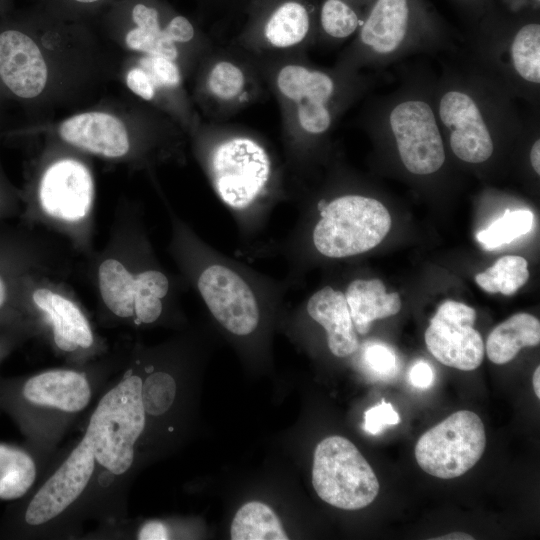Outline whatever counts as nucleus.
Listing matches in <instances>:
<instances>
[{
  "label": "nucleus",
  "mask_w": 540,
  "mask_h": 540,
  "mask_svg": "<svg viewBox=\"0 0 540 540\" xmlns=\"http://www.w3.org/2000/svg\"><path fill=\"white\" fill-rule=\"evenodd\" d=\"M486 433L480 417L459 410L426 431L415 445V458L421 469L440 479L459 477L481 458Z\"/></svg>",
  "instance_id": "18"
},
{
  "label": "nucleus",
  "mask_w": 540,
  "mask_h": 540,
  "mask_svg": "<svg viewBox=\"0 0 540 540\" xmlns=\"http://www.w3.org/2000/svg\"><path fill=\"white\" fill-rule=\"evenodd\" d=\"M533 221L534 216L529 210H506L502 217L477 233V240L486 250L498 248L527 234Z\"/></svg>",
  "instance_id": "31"
},
{
  "label": "nucleus",
  "mask_w": 540,
  "mask_h": 540,
  "mask_svg": "<svg viewBox=\"0 0 540 540\" xmlns=\"http://www.w3.org/2000/svg\"><path fill=\"white\" fill-rule=\"evenodd\" d=\"M452 47V30L429 0H374L336 63L382 69L413 54Z\"/></svg>",
  "instance_id": "5"
},
{
  "label": "nucleus",
  "mask_w": 540,
  "mask_h": 540,
  "mask_svg": "<svg viewBox=\"0 0 540 540\" xmlns=\"http://www.w3.org/2000/svg\"><path fill=\"white\" fill-rule=\"evenodd\" d=\"M539 342V320L528 313H517L490 332L486 353L491 362L503 365L513 360L522 348L537 346Z\"/></svg>",
  "instance_id": "26"
},
{
  "label": "nucleus",
  "mask_w": 540,
  "mask_h": 540,
  "mask_svg": "<svg viewBox=\"0 0 540 540\" xmlns=\"http://www.w3.org/2000/svg\"><path fill=\"white\" fill-rule=\"evenodd\" d=\"M496 1H498V0H496Z\"/></svg>",
  "instance_id": "47"
},
{
  "label": "nucleus",
  "mask_w": 540,
  "mask_h": 540,
  "mask_svg": "<svg viewBox=\"0 0 540 540\" xmlns=\"http://www.w3.org/2000/svg\"><path fill=\"white\" fill-rule=\"evenodd\" d=\"M312 484L327 504L343 510H359L379 493V482L370 464L347 438L330 436L316 447Z\"/></svg>",
  "instance_id": "17"
},
{
  "label": "nucleus",
  "mask_w": 540,
  "mask_h": 540,
  "mask_svg": "<svg viewBox=\"0 0 540 540\" xmlns=\"http://www.w3.org/2000/svg\"><path fill=\"white\" fill-rule=\"evenodd\" d=\"M533 389L537 398H540V367L537 366L533 374Z\"/></svg>",
  "instance_id": "43"
},
{
  "label": "nucleus",
  "mask_w": 540,
  "mask_h": 540,
  "mask_svg": "<svg viewBox=\"0 0 540 540\" xmlns=\"http://www.w3.org/2000/svg\"><path fill=\"white\" fill-rule=\"evenodd\" d=\"M38 466L28 447L0 442V501H18L36 483Z\"/></svg>",
  "instance_id": "27"
},
{
  "label": "nucleus",
  "mask_w": 540,
  "mask_h": 540,
  "mask_svg": "<svg viewBox=\"0 0 540 540\" xmlns=\"http://www.w3.org/2000/svg\"><path fill=\"white\" fill-rule=\"evenodd\" d=\"M363 18L364 13L346 0H318L316 44L333 46L352 39Z\"/></svg>",
  "instance_id": "28"
},
{
  "label": "nucleus",
  "mask_w": 540,
  "mask_h": 540,
  "mask_svg": "<svg viewBox=\"0 0 540 540\" xmlns=\"http://www.w3.org/2000/svg\"><path fill=\"white\" fill-rule=\"evenodd\" d=\"M243 1L244 0H232L230 9H232L233 11H236L239 8V6L243 3Z\"/></svg>",
  "instance_id": "45"
},
{
  "label": "nucleus",
  "mask_w": 540,
  "mask_h": 540,
  "mask_svg": "<svg viewBox=\"0 0 540 540\" xmlns=\"http://www.w3.org/2000/svg\"><path fill=\"white\" fill-rule=\"evenodd\" d=\"M21 197L19 223L54 235L74 255L86 259L95 251V187L85 162L74 156L49 161Z\"/></svg>",
  "instance_id": "7"
},
{
  "label": "nucleus",
  "mask_w": 540,
  "mask_h": 540,
  "mask_svg": "<svg viewBox=\"0 0 540 540\" xmlns=\"http://www.w3.org/2000/svg\"><path fill=\"white\" fill-rule=\"evenodd\" d=\"M363 361L369 374L380 380L391 379L398 370L395 352L380 342H371L365 346Z\"/></svg>",
  "instance_id": "33"
},
{
  "label": "nucleus",
  "mask_w": 540,
  "mask_h": 540,
  "mask_svg": "<svg viewBox=\"0 0 540 540\" xmlns=\"http://www.w3.org/2000/svg\"><path fill=\"white\" fill-rule=\"evenodd\" d=\"M355 6H357L365 15L368 8L371 6L374 0H346Z\"/></svg>",
  "instance_id": "44"
},
{
  "label": "nucleus",
  "mask_w": 540,
  "mask_h": 540,
  "mask_svg": "<svg viewBox=\"0 0 540 540\" xmlns=\"http://www.w3.org/2000/svg\"><path fill=\"white\" fill-rule=\"evenodd\" d=\"M91 376L82 368H52L20 378H0V411L32 440L44 416H75L91 403Z\"/></svg>",
  "instance_id": "12"
},
{
  "label": "nucleus",
  "mask_w": 540,
  "mask_h": 540,
  "mask_svg": "<svg viewBox=\"0 0 540 540\" xmlns=\"http://www.w3.org/2000/svg\"><path fill=\"white\" fill-rule=\"evenodd\" d=\"M307 312L325 329L333 355L343 358L358 349V338L344 293L330 286L320 289L310 297Z\"/></svg>",
  "instance_id": "23"
},
{
  "label": "nucleus",
  "mask_w": 540,
  "mask_h": 540,
  "mask_svg": "<svg viewBox=\"0 0 540 540\" xmlns=\"http://www.w3.org/2000/svg\"><path fill=\"white\" fill-rule=\"evenodd\" d=\"M529 278L527 260L517 255H506L499 258L493 266L475 276L480 288L488 293L512 295L521 288Z\"/></svg>",
  "instance_id": "30"
},
{
  "label": "nucleus",
  "mask_w": 540,
  "mask_h": 540,
  "mask_svg": "<svg viewBox=\"0 0 540 540\" xmlns=\"http://www.w3.org/2000/svg\"><path fill=\"white\" fill-rule=\"evenodd\" d=\"M39 336L36 325L23 321L0 328V363L19 345L31 337Z\"/></svg>",
  "instance_id": "34"
},
{
  "label": "nucleus",
  "mask_w": 540,
  "mask_h": 540,
  "mask_svg": "<svg viewBox=\"0 0 540 540\" xmlns=\"http://www.w3.org/2000/svg\"><path fill=\"white\" fill-rule=\"evenodd\" d=\"M472 24L478 20L496 0H451Z\"/></svg>",
  "instance_id": "38"
},
{
  "label": "nucleus",
  "mask_w": 540,
  "mask_h": 540,
  "mask_svg": "<svg viewBox=\"0 0 540 540\" xmlns=\"http://www.w3.org/2000/svg\"><path fill=\"white\" fill-rule=\"evenodd\" d=\"M86 261L104 323L139 327L161 318L170 280L150 265L140 213L132 204H118L104 246Z\"/></svg>",
  "instance_id": "2"
},
{
  "label": "nucleus",
  "mask_w": 540,
  "mask_h": 540,
  "mask_svg": "<svg viewBox=\"0 0 540 540\" xmlns=\"http://www.w3.org/2000/svg\"><path fill=\"white\" fill-rule=\"evenodd\" d=\"M22 211V197L13 190L0 185V222L19 218Z\"/></svg>",
  "instance_id": "37"
},
{
  "label": "nucleus",
  "mask_w": 540,
  "mask_h": 540,
  "mask_svg": "<svg viewBox=\"0 0 540 540\" xmlns=\"http://www.w3.org/2000/svg\"><path fill=\"white\" fill-rule=\"evenodd\" d=\"M318 0H244L231 44L256 59L303 55L316 44Z\"/></svg>",
  "instance_id": "14"
},
{
  "label": "nucleus",
  "mask_w": 540,
  "mask_h": 540,
  "mask_svg": "<svg viewBox=\"0 0 540 540\" xmlns=\"http://www.w3.org/2000/svg\"><path fill=\"white\" fill-rule=\"evenodd\" d=\"M73 252L54 235L27 226H0V328L26 319L22 292L37 273L69 276Z\"/></svg>",
  "instance_id": "13"
},
{
  "label": "nucleus",
  "mask_w": 540,
  "mask_h": 540,
  "mask_svg": "<svg viewBox=\"0 0 540 540\" xmlns=\"http://www.w3.org/2000/svg\"><path fill=\"white\" fill-rule=\"evenodd\" d=\"M95 474L92 442L85 431L81 440L52 474L20 502L11 506L0 524V536L23 538L50 528L84 503Z\"/></svg>",
  "instance_id": "11"
},
{
  "label": "nucleus",
  "mask_w": 540,
  "mask_h": 540,
  "mask_svg": "<svg viewBox=\"0 0 540 540\" xmlns=\"http://www.w3.org/2000/svg\"><path fill=\"white\" fill-rule=\"evenodd\" d=\"M433 97L446 146L461 163L488 165L516 141L522 126L516 98L471 63L446 67Z\"/></svg>",
  "instance_id": "3"
},
{
  "label": "nucleus",
  "mask_w": 540,
  "mask_h": 540,
  "mask_svg": "<svg viewBox=\"0 0 540 540\" xmlns=\"http://www.w3.org/2000/svg\"><path fill=\"white\" fill-rule=\"evenodd\" d=\"M140 540H166L170 539L168 527L161 521L149 520L142 524L137 532Z\"/></svg>",
  "instance_id": "40"
},
{
  "label": "nucleus",
  "mask_w": 540,
  "mask_h": 540,
  "mask_svg": "<svg viewBox=\"0 0 540 540\" xmlns=\"http://www.w3.org/2000/svg\"><path fill=\"white\" fill-rule=\"evenodd\" d=\"M471 25L469 63L539 109L540 11L513 12L496 1Z\"/></svg>",
  "instance_id": "6"
},
{
  "label": "nucleus",
  "mask_w": 540,
  "mask_h": 540,
  "mask_svg": "<svg viewBox=\"0 0 540 540\" xmlns=\"http://www.w3.org/2000/svg\"><path fill=\"white\" fill-rule=\"evenodd\" d=\"M435 539H441V540H444V539H448V540H459V539H462V540H473L474 537L469 535V534H466V533H463V532H453V533H450V534H447L445 536H441V537H438V538H435Z\"/></svg>",
  "instance_id": "41"
},
{
  "label": "nucleus",
  "mask_w": 540,
  "mask_h": 540,
  "mask_svg": "<svg viewBox=\"0 0 540 540\" xmlns=\"http://www.w3.org/2000/svg\"><path fill=\"white\" fill-rule=\"evenodd\" d=\"M232 540H287L280 519L266 504L252 501L244 504L231 524Z\"/></svg>",
  "instance_id": "29"
},
{
  "label": "nucleus",
  "mask_w": 540,
  "mask_h": 540,
  "mask_svg": "<svg viewBox=\"0 0 540 540\" xmlns=\"http://www.w3.org/2000/svg\"><path fill=\"white\" fill-rule=\"evenodd\" d=\"M78 3H85V4H89V3H95V2H98L100 0H74Z\"/></svg>",
  "instance_id": "46"
},
{
  "label": "nucleus",
  "mask_w": 540,
  "mask_h": 540,
  "mask_svg": "<svg viewBox=\"0 0 540 540\" xmlns=\"http://www.w3.org/2000/svg\"><path fill=\"white\" fill-rule=\"evenodd\" d=\"M101 395L85 431L95 459V474L87 496L116 493L123 488L136 459L137 443L147 420L142 404V359L135 355Z\"/></svg>",
  "instance_id": "8"
},
{
  "label": "nucleus",
  "mask_w": 540,
  "mask_h": 540,
  "mask_svg": "<svg viewBox=\"0 0 540 540\" xmlns=\"http://www.w3.org/2000/svg\"><path fill=\"white\" fill-rule=\"evenodd\" d=\"M255 60L279 105L286 139L301 150L325 143L346 111L377 83L375 74L337 63L316 66L306 54Z\"/></svg>",
  "instance_id": "1"
},
{
  "label": "nucleus",
  "mask_w": 540,
  "mask_h": 540,
  "mask_svg": "<svg viewBox=\"0 0 540 540\" xmlns=\"http://www.w3.org/2000/svg\"><path fill=\"white\" fill-rule=\"evenodd\" d=\"M400 417L391 403L384 400L364 413V430L372 435L380 434L386 427L397 425Z\"/></svg>",
  "instance_id": "35"
},
{
  "label": "nucleus",
  "mask_w": 540,
  "mask_h": 540,
  "mask_svg": "<svg viewBox=\"0 0 540 540\" xmlns=\"http://www.w3.org/2000/svg\"><path fill=\"white\" fill-rule=\"evenodd\" d=\"M475 319L474 308L454 300L444 301L425 331L429 352L448 367L462 371L478 368L485 346L481 334L473 327Z\"/></svg>",
  "instance_id": "19"
},
{
  "label": "nucleus",
  "mask_w": 540,
  "mask_h": 540,
  "mask_svg": "<svg viewBox=\"0 0 540 540\" xmlns=\"http://www.w3.org/2000/svg\"><path fill=\"white\" fill-rule=\"evenodd\" d=\"M390 228L391 217L381 201L361 194H344L325 202L313 231V243L324 256L343 258L374 248Z\"/></svg>",
  "instance_id": "16"
},
{
  "label": "nucleus",
  "mask_w": 540,
  "mask_h": 540,
  "mask_svg": "<svg viewBox=\"0 0 540 540\" xmlns=\"http://www.w3.org/2000/svg\"><path fill=\"white\" fill-rule=\"evenodd\" d=\"M67 278L51 273L30 276L23 287L22 310L55 351L74 363H86L102 354L105 344L95 333Z\"/></svg>",
  "instance_id": "10"
},
{
  "label": "nucleus",
  "mask_w": 540,
  "mask_h": 540,
  "mask_svg": "<svg viewBox=\"0 0 540 540\" xmlns=\"http://www.w3.org/2000/svg\"><path fill=\"white\" fill-rule=\"evenodd\" d=\"M204 5L212 8L228 7L230 8L232 0H200Z\"/></svg>",
  "instance_id": "42"
},
{
  "label": "nucleus",
  "mask_w": 540,
  "mask_h": 540,
  "mask_svg": "<svg viewBox=\"0 0 540 540\" xmlns=\"http://www.w3.org/2000/svg\"><path fill=\"white\" fill-rule=\"evenodd\" d=\"M408 378L412 386L426 389L430 387L434 381V372L427 362L418 361L411 367Z\"/></svg>",
  "instance_id": "39"
},
{
  "label": "nucleus",
  "mask_w": 540,
  "mask_h": 540,
  "mask_svg": "<svg viewBox=\"0 0 540 540\" xmlns=\"http://www.w3.org/2000/svg\"><path fill=\"white\" fill-rule=\"evenodd\" d=\"M199 68V102L213 122L227 121L269 92L255 58L231 43L215 45Z\"/></svg>",
  "instance_id": "15"
},
{
  "label": "nucleus",
  "mask_w": 540,
  "mask_h": 540,
  "mask_svg": "<svg viewBox=\"0 0 540 540\" xmlns=\"http://www.w3.org/2000/svg\"><path fill=\"white\" fill-rule=\"evenodd\" d=\"M197 287L211 314L229 332L244 336L256 329L260 318L256 297L235 271L210 265L199 274Z\"/></svg>",
  "instance_id": "20"
},
{
  "label": "nucleus",
  "mask_w": 540,
  "mask_h": 540,
  "mask_svg": "<svg viewBox=\"0 0 540 540\" xmlns=\"http://www.w3.org/2000/svg\"><path fill=\"white\" fill-rule=\"evenodd\" d=\"M126 84L133 93L146 101L157 99L151 78L148 72L141 66L129 70L126 76Z\"/></svg>",
  "instance_id": "36"
},
{
  "label": "nucleus",
  "mask_w": 540,
  "mask_h": 540,
  "mask_svg": "<svg viewBox=\"0 0 540 540\" xmlns=\"http://www.w3.org/2000/svg\"><path fill=\"white\" fill-rule=\"evenodd\" d=\"M0 78L13 94L23 99L43 92L48 68L38 45L27 34L18 30L0 33Z\"/></svg>",
  "instance_id": "22"
},
{
  "label": "nucleus",
  "mask_w": 540,
  "mask_h": 540,
  "mask_svg": "<svg viewBox=\"0 0 540 540\" xmlns=\"http://www.w3.org/2000/svg\"><path fill=\"white\" fill-rule=\"evenodd\" d=\"M200 140L207 144V169L216 193L228 206L248 207L272 178V161L263 143L238 125L196 123Z\"/></svg>",
  "instance_id": "9"
},
{
  "label": "nucleus",
  "mask_w": 540,
  "mask_h": 540,
  "mask_svg": "<svg viewBox=\"0 0 540 540\" xmlns=\"http://www.w3.org/2000/svg\"><path fill=\"white\" fill-rule=\"evenodd\" d=\"M144 366V365H143ZM141 398L146 418L162 416L173 405L176 397V382L164 371H154L153 366H144Z\"/></svg>",
  "instance_id": "32"
},
{
  "label": "nucleus",
  "mask_w": 540,
  "mask_h": 540,
  "mask_svg": "<svg viewBox=\"0 0 540 540\" xmlns=\"http://www.w3.org/2000/svg\"><path fill=\"white\" fill-rule=\"evenodd\" d=\"M68 145L109 160L136 157V148L123 122L108 113L85 112L63 121L58 129Z\"/></svg>",
  "instance_id": "21"
},
{
  "label": "nucleus",
  "mask_w": 540,
  "mask_h": 540,
  "mask_svg": "<svg viewBox=\"0 0 540 540\" xmlns=\"http://www.w3.org/2000/svg\"><path fill=\"white\" fill-rule=\"evenodd\" d=\"M355 330L365 335L374 320L396 315L401 309L398 293H387L380 279H356L345 293Z\"/></svg>",
  "instance_id": "25"
},
{
  "label": "nucleus",
  "mask_w": 540,
  "mask_h": 540,
  "mask_svg": "<svg viewBox=\"0 0 540 540\" xmlns=\"http://www.w3.org/2000/svg\"><path fill=\"white\" fill-rule=\"evenodd\" d=\"M164 12L157 3H136L131 10L135 27L128 31L125 42L131 50L144 55L164 57L178 63L181 55L180 46L173 42L166 32V24L172 14L165 18Z\"/></svg>",
  "instance_id": "24"
},
{
  "label": "nucleus",
  "mask_w": 540,
  "mask_h": 540,
  "mask_svg": "<svg viewBox=\"0 0 540 540\" xmlns=\"http://www.w3.org/2000/svg\"><path fill=\"white\" fill-rule=\"evenodd\" d=\"M435 80L424 68L408 70L400 85L371 100L360 118V126L414 177L437 175L447 163L448 148L434 105Z\"/></svg>",
  "instance_id": "4"
}]
</instances>
